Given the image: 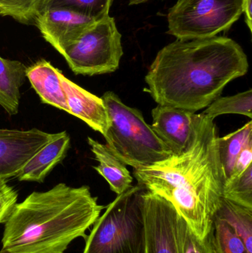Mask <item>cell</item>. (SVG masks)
<instances>
[{
	"instance_id": "cell-2",
	"label": "cell",
	"mask_w": 252,
	"mask_h": 253,
	"mask_svg": "<svg viewBox=\"0 0 252 253\" xmlns=\"http://www.w3.org/2000/svg\"><path fill=\"white\" fill-rule=\"evenodd\" d=\"M214 120L201 114L190 147L151 166L134 169L138 184L170 202L201 239L211 231L225 179Z\"/></svg>"
},
{
	"instance_id": "cell-21",
	"label": "cell",
	"mask_w": 252,
	"mask_h": 253,
	"mask_svg": "<svg viewBox=\"0 0 252 253\" xmlns=\"http://www.w3.org/2000/svg\"><path fill=\"white\" fill-rule=\"evenodd\" d=\"M178 245L179 253H217L213 241V232L201 239L183 217L178 215L176 221Z\"/></svg>"
},
{
	"instance_id": "cell-26",
	"label": "cell",
	"mask_w": 252,
	"mask_h": 253,
	"mask_svg": "<svg viewBox=\"0 0 252 253\" xmlns=\"http://www.w3.org/2000/svg\"><path fill=\"white\" fill-rule=\"evenodd\" d=\"M252 140L249 141L245 147L243 148L242 151L240 153L239 156L237 159L236 164L234 168L232 176L229 180L235 178L241 175L244 171H245L250 165H252ZM228 180V181H229Z\"/></svg>"
},
{
	"instance_id": "cell-16",
	"label": "cell",
	"mask_w": 252,
	"mask_h": 253,
	"mask_svg": "<svg viewBox=\"0 0 252 253\" xmlns=\"http://www.w3.org/2000/svg\"><path fill=\"white\" fill-rule=\"evenodd\" d=\"M26 70L22 62L0 56V106L9 115L19 112L20 88L26 78Z\"/></svg>"
},
{
	"instance_id": "cell-1",
	"label": "cell",
	"mask_w": 252,
	"mask_h": 253,
	"mask_svg": "<svg viewBox=\"0 0 252 253\" xmlns=\"http://www.w3.org/2000/svg\"><path fill=\"white\" fill-rule=\"evenodd\" d=\"M248 69L247 54L232 39L177 40L158 52L145 77V90L158 105L195 113Z\"/></svg>"
},
{
	"instance_id": "cell-22",
	"label": "cell",
	"mask_w": 252,
	"mask_h": 253,
	"mask_svg": "<svg viewBox=\"0 0 252 253\" xmlns=\"http://www.w3.org/2000/svg\"><path fill=\"white\" fill-rule=\"evenodd\" d=\"M213 241L217 253H250L238 235L220 218L213 217Z\"/></svg>"
},
{
	"instance_id": "cell-12",
	"label": "cell",
	"mask_w": 252,
	"mask_h": 253,
	"mask_svg": "<svg viewBox=\"0 0 252 253\" xmlns=\"http://www.w3.org/2000/svg\"><path fill=\"white\" fill-rule=\"evenodd\" d=\"M60 80L69 114L82 120L104 136L109 127V120L102 98L84 90L65 77L62 72Z\"/></svg>"
},
{
	"instance_id": "cell-25",
	"label": "cell",
	"mask_w": 252,
	"mask_h": 253,
	"mask_svg": "<svg viewBox=\"0 0 252 253\" xmlns=\"http://www.w3.org/2000/svg\"><path fill=\"white\" fill-rule=\"evenodd\" d=\"M17 199V191L9 186L7 181H0V224L7 221Z\"/></svg>"
},
{
	"instance_id": "cell-5",
	"label": "cell",
	"mask_w": 252,
	"mask_h": 253,
	"mask_svg": "<svg viewBox=\"0 0 252 253\" xmlns=\"http://www.w3.org/2000/svg\"><path fill=\"white\" fill-rule=\"evenodd\" d=\"M145 190L138 184L118 195L93 224L83 253H144Z\"/></svg>"
},
{
	"instance_id": "cell-14",
	"label": "cell",
	"mask_w": 252,
	"mask_h": 253,
	"mask_svg": "<svg viewBox=\"0 0 252 253\" xmlns=\"http://www.w3.org/2000/svg\"><path fill=\"white\" fill-rule=\"evenodd\" d=\"M60 73L44 59L27 68L26 78L36 90L41 102L69 114L65 92L62 88Z\"/></svg>"
},
{
	"instance_id": "cell-6",
	"label": "cell",
	"mask_w": 252,
	"mask_h": 253,
	"mask_svg": "<svg viewBox=\"0 0 252 253\" xmlns=\"http://www.w3.org/2000/svg\"><path fill=\"white\" fill-rule=\"evenodd\" d=\"M59 53L76 75L115 72L124 54L121 34L115 19L108 15L96 21Z\"/></svg>"
},
{
	"instance_id": "cell-27",
	"label": "cell",
	"mask_w": 252,
	"mask_h": 253,
	"mask_svg": "<svg viewBox=\"0 0 252 253\" xmlns=\"http://www.w3.org/2000/svg\"><path fill=\"white\" fill-rule=\"evenodd\" d=\"M243 13H245L246 22L249 29L252 30V0H243Z\"/></svg>"
},
{
	"instance_id": "cell-15",
	"label": "cell",
	"mask_w": 252,
	"mask_h": 253,
	"mask_svg": "<svg viewBox=\"0 0 252 253\" xmlns=\"http://www.w3.org/2000/svg\"><path fill=\"white\" fill-rule=\"evenodd\" d=\"M87 141L95 159L99 163L94 169L108 181L111 190L117 195L128 190L132 186L133 177L127 165L114 156L105 144L90 137L87 138Z\"/></svg>"
},
{
	"instance_id": "cell-17",
	"label": "cell",
	"mask_w": 252,
	"mask_h": 253,
	"mask_svg": "<svg viewBox=\"0 0 252 253\" xmlns=\"http://www.w3.org/2000/svg\"><path fill=\"white\" fill-rule=\"evenodd\" d=\"M252 140V121L249 122L235 132L217 138L219 158L224 175L225 183L232 176L237 159L243 148Z\"/></svg>"
},
{
	"instance_id": "cell-4",
	"label": "cell",
	"mask_w": 252,
	"mask_h": 253,
	"mask_svg": "<svg viewBox=\"0 0 252 253\" xmlns=\"http://www.w3.org/2000/svg\"><path fill=\"white\" fill-rule=\"evenodd\" d=\"M102 98L109 120L104 135L105 145L123 163L139 169L173 156L139 110L126 105L112 91L106 92Z\"/></svg>"
},
{
	"instance_id": "cell-19",
	"label": "cell",
	"mask_w": 252,
	"mask_h": 253,
	"mask_svg": "<svg viewBox=\"0 0 252 253\" xmlns=\"http://www.w3.org/2000/svg\"><path fill=\"white\" fill-rule=\"evenodd\" d=\"M215 120L225 114H239L252 118V90H249L234 96L218 97L202 113Z\"/></svg>"
},
{
	"instance_id": "cell-7",
	"label": "cell",
	"mask_w": 252,
	"mask_h": 253,
	"mask_svg": "<svg viewBox=\"0 0 252 253\" xmlns=\"http://www.w3.org/2000/svg\"><path fill=\"white\" fill-rule=\"evenodd\" d=\"M242 13L243 0H178L169 10L167 33L180 40L216 37Z\"/></svg>"
},
{
	"instance_id": "cell-20",
	"label": "cell",
	"mask_w": 252,
	"mask_h": 253,
	"mask_svg": "<svg viewBox=\"0 0 252 253\" xmlns=\"http://www.w3.org/2000/svg\"><path fill=\"white\" fill-rule=\"evenodd\" d=\"M50 0H0V15L10 16L22 24H34L45 11Z\"/></svg>"
},
{
	"instance_id": "cell-10",
	"label": "cell",
	"mask_w": 252,
	"mask_h": 253,
	"mask_svg": "<svg viewBox=\"0 0 252 253\" xmlns=\"http://www.w3.org/2000/svg\"><path fill=\"white\" fill-rule=\"evenodd\" d=\"M152 116V130L173 155L180 154L190 147L201 114L158 105Z\"/></svg>"
},
{
	"instance_id": "cell-8",
	"label": "cell",
	"mask_w": 252,
	"mask_h": 253,
	"mask_svg": "<svg viewBox=\"0 0 252 253\" xmlns=\"http://www.w3.org/2000/svg\"><path fill=\"white\" fill-rule=\"evenodd\" d=\"M144 253H179L176 221L179 212L169 201L145 190Z\"/></svg>"
},
{
	"instance_id": "cell-18",
	"label": "cell",
	"mask_w": 252,
	"mask_h": 253,
	"mask_svg": "<svg viewBox=\"0 0 252 253\" xmlns=\"http://www.w3.org/2000/svg\"><path fill=\"white\" fill-rule=\"evenodd\" d=\"M216 216L224 221L240 238L252 253V209L222 198Z\"/></svg>"
},
{
	"instance_id": "cell-23",
	"label": "cell",
	"mask_w": 252,
	"mask_h": 253,
	"mask_svg": "<svg viewBox=\"0 0 252 253\" xmlns=\"http://www.w3.org/2000/svg\"><path fill=\"white\" fill-rule=\"evenodd\" d=\"M112 1L113 0H50L45 10L62 7L99 20L109 15Z\"/></svg>"
},
{
	"instance_id": "cell-11",
	"label": "cell",
	"mask_w": 252,
	"mask_h": 253,
	"mask_svg": "<svg viewBox=\"0 0 252 253\" xmlns=\"http://www.w3.org/2000/svg\"><path fill=\"white\" fill-rule=\"evenodd\" d=\"M96 21L69 9L53 7L38 15L34 24L44 40L59 53Z\"/></svg>"
},
{
	"instance_id": "cell-9",
	"label": "cell",
	"mask_w": 252,
	"mask_h": 253,
	"mask_svg": "<svg viewBox=\"0 0 252 253\" xmlns=\"http://www.w3.org/2000/svg\"><path fill=\"white\" fill-rule=\"evenodd\" d=\"M33 128L0 129V181L16 178L28 161L56 136Z\"/></svg>"
},
{
	"instance_id": "cell-28",
	"label": "cell",
	"mask_w": 252,
	"mask_h": 253,
	"mask_svg": "<svg viewBox=\"0 0 252 253\" xmlns=\"http://www.w3.org/2000/svg\"><path fill=\"white\" fill-rule=\"evenodd\" d=\"M149 0H130V5H136V4H142L146 2Z\"/></svg>"
},
{
	"instance_id": "cell-24",
	"label": "cell",
	"mask_w": 252,
	"mask_h": 253,
	"mask_svg": "<svg viewBox=\"0 0 252 253\" xmlns=\"http://www.w3.org/2000/svg\"><path fill=\"white\" fill-rule=\"evenodd\" d=\"M223 197L252 209V165L241 175L225 183Z\"/></svg>"
},
{
	"instance_id": "cell-13",
	"label": "cell",
	"mask_w": 252,
	"mask_h": 253,
	"mask_svg": "<svg viewBox=\"0 0 252 253\" xmlns=\"http://www.w3.org/2000/svg\"><path fill=\"white\" fill-rule=\"evenodd\" d=\"M71 147V138L65 131L58 132L21 169L16 178L21 181L41 183L52 169L62 162Z\"/></svg>"
},
{
	"instance_id": "cell-3",
	"label": "cell",
	"mask_w": 252,
	"mask_h": 253,
	"mask_svg": "<svg viewBox=\"0 0 252 253\" xmlns=\"http://www.w3.org/2000/svg\"><path fill=\"white\" fill-rule=\"evenodd\" d=\"M99 205L87 186L64 183L34 192L14 205L7 221L0 253H64L100 216Z\"/></svg>"
}]
</instances>
